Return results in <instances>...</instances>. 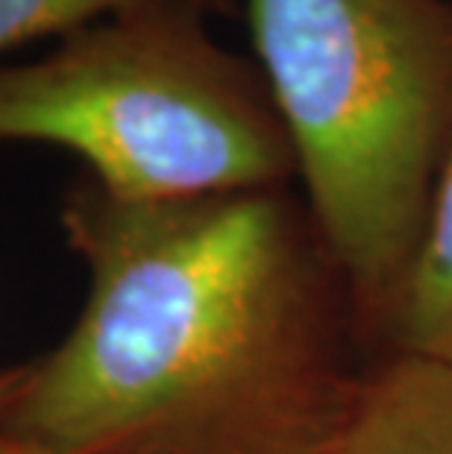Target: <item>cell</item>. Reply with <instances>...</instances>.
I'll return each mask as SVG.
<instances>
[{"instance_id": "obj_5", "label": "cell", "mask_w": 452, "mask_h": 454, "mask_svg": "<svg viewBox=\"0 0 452 454\" xmlns=\"http://www.w3.org/2000/svg\"><path fill=\"white\" fill-rule=\"evenodd\" d=\"M382 320L397 349L452 361V150L440 168L415 258Z\"/></svg>"}, {"instance_id": "obj_3", "label": "cell", "mask_w": 452, "mask_h": 454, "mask_svg": "<svg viewBox=\"0 0 452 454\" xmlns=\"http://www.w3.org/2000/svg\"><path fill=\"white\" fill-rule=\"evenodd\" d=\"M197 0H139L0 67V144H47L123 200L294 188L297 161L256 59Z\"/></svg>"}, {"instance_id": "obj_9", "label": "cell", "mask_w": 452, "mask_h": 454, "mask_svg": "<svg viewBox=\"0 0 452 454\" xmlns=\"http://www.w3.org/2000/svg\"><path fill=\"white\" fill-rule=\"evenodd\" d=\"M0 454H38V451H33L30 446H24V442H18L12 437H6V434H0Z\"/></svg>"}, {"instance_id": "obj_6", "label": "cell", "mask_w": 452, "mask_h": 454, "mask_svg": "<svg viewBox=\"0 0 452 454\" xmlns=\"http://www.w3.org/2000/svg\"><path fill=\"white\" fill-rule=\"evenodd\" d=\"M139 0H0V53L36 38H65Z\"/></svg>"}, {"instance_id": "obj_8", "label": "cell", "mask_w": 452, "mask_h": 454, "mask_svg": "<svg viewBox=\"0 0 452 454\" xmlns=\"http://www.w3.org/2000/svg\"><path fill=\"white\" fill-rule=\"evenodd\" d=\"M211 18H238L242 15V0H197Z\"/></svg>"}, {"instance_id": "obj_1", "label": "cell", "mask_w": 452, "mask_h": 454, "mask_svg": "<svg viewBox=\"0 0 452 454\" xmlns=\"http://www.w3.org/2000/svg\"><path fill=\"white\" fill-rule=\"evenodd\" d=\"M59 220L85 302L27 361L0 434L38 454L317 446L361 366L353 294L294 188L141 202L80 176Z\"/></svg>"}, {"instance_id": "obj_2", "label": "cell", "mask_w": 452, "mask_h": 454, "mask_svg": "<svg viewBox=\"0 0 452 454\" xmlns=\"http://www.w3.org/2000/svg\"><path fill=\"white\" fill-rule=\"evenodd\" d=\"M305 211L385 317L452 150L449 0H242Z\"/></svg>"}, {"instance_id": "obj_7", "label": "cell", "mask_w": 452, "mask_h": 454, "mask_svg": "<svg viewBox=\"0 0 452 454\" xmlns=\"http://www.w3.org/2000/svg\"><path fill=\"white\" fill-rule=\"evenodd\" d=\"M24 375H27V361L4 366V370H0V413H4L6 404L12 402V395L18 393V387H21Z\"/></svg>"}, {"instance_id": "obj_4", "label": "cell", "mask_w": 452, "mask_h": 454, "mask_svg": "<svg viewBox=\"0 0 452 454\" xmlns=\"http://www.w3.org/2000/svg\"><path fill=\"white\" fill-rule=\"evenodd\" d=\"M309 454H452V361L393 346L361 366Z\"/></svg>"}]
</instances>
